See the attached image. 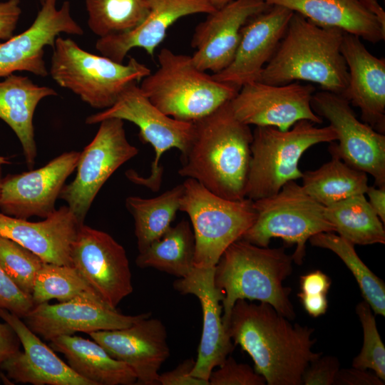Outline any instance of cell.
Wrapping results in <instances>:
<instances>
[{"label":"cell","instance_id":"obj_1","mask_svg":"<svg viewBox=\"0 0 385 385\" xmlns=\"http://www.w3.org/2000/svg\"><path fill=\"white\" fill-rule=\"evenodd\" d=\"M225 328L268 385L302 384L306 367L322 355L312 350L313 328L291 324L268 303L238 299Z\"/></svg>","mask_w":385,"mask_h":385},{"label":"cell","instance_id":"obj_2","mask_svg":"<svg viewBox=\"0 0 385 385\" xmlns=\"http://www.w3.org/2000/svg\"><path fill=\"white\" fill-rule=\"evenodd\" d=\"M193 125L179 175L222 198H246L252 141L250 125L236 118L230 101Z\"/></svg>","mask_w":385,"mask_h":385},{"label":"cell","instance_id":"obj_3","mask_svg":"<svg viewBox=\"0 0 385 385\" xmlns=\"http://www.w3.org/2000/svg\"><path fill=\"white\" fill-rule=\"evenodd\" d=\"M344 33L294 12L285 34L257 81L283 85L304 81L344 97L349 72L341 53Z\"/></svg>","mask_w":385,"mask_h":385},{"label":"cell","instance_id":"obj_4","mask_svg":"<svg viewBox=\"0 0 385 385\" xmlns=\"http://www.w3.org/2000/svg\"><path fill=\"white\" fill-rule=\"evenodd\" d=\"M293 262L284 247H260L242 239L231 244L214 268L224 327L238 299L268 303L293 320L296 314L289 297L292 289L283 284L292 272Z\"/></svg>","mask_w":385,"mask_h":385},{"label":"cell","instance_id":"obj_5","mask_svg":"<svg viewBox=\"0 0 385 385\" xmlns=\"http://www.w3.org/2000/svg\"><path fill=\"white\" fill-rule=\"evenodd\" d=\"M158 68L141 81L140 89L167 115L194 123L230 101L238 89L197 68L192 56L168 48L158 55Z\"/></svg>","mask_w":385,"mask_h":385},{"label":"cell","instance_id":"obj_6","mask_svg":"<svg viewBox=\"0 0 385 385\" xmlns=\"http://www.w3.org/2000/svg\"><path fill=\"white\" fill-rule=\"evenodd\" d=\"M52 48L48 73L53 80L96 109L111 107L129 86L151 73L135 58L118 63L83 50L69 38L58 36Z\"/></svg>","mask_w":385,"mask_h":385},{"label":"cell","instance_id":"obj_7","mask_svg":"<svg viewBox=\"0 0 385 385\" xmlns=\"http://www.w3.org/2000/svg\"><path fill=\"white\" fill-rule=\"evenodd\" d=\"M315 125L302 120L287 130L256 126L252 132L246 198L255 201L271 196L287 182L300 179L303 173L299 162L304 152L316 144L337 140L330 125Z\"/></svg>","mask_w":385,"mask_h":385},{"label":"cell","instance_id":"obj_8","mask_svg":"<svg viewBox=\"0 0 385 385\" xmlns=\"http://www.w3.org/2000/svg\"><path fill=\"white\" fill-rule=\"evenodd\" d=\"M179 210L187 213L195 238L193 267H215L226 249L242 239L257 214L253 200H230L187 178Z\"/></svg>","mask_w":385,"mask_h":385},{"label":"cell","instance_id":"obj_9","mask_svg":"<svg viewBox=\"0 0 385 385\" xmlns=\"http://www.w3.org/2000/svg\"><path fill=\"white\" fill-rule=\"evenodd\" d=\"M257 217L242 239L260 247H268L279 237L295 245L293 262L303 263L306 243L313 235L335 232L325 216V207L307 194L296 180L285 183L274 195L253 201Z\"/></svg>","mask_w":385,"mask_h":385},{"label":"cell","instance_id":"obj_10","mask_svg":"<svg viewBox=\"0 0 385 385\" xmlns=\"http://www.w3.org/2000/svg\"><path fill=\"white\" fill-rule=\"evenodd\" d=\"M130 121L139 128V138L149 143L155 151L150 173L147 178L129 170L125 175L129 180L144 185L153 191L160 189L163 167L160 160L171 148L178 149L182 155L188 150L193 135V123L176 120L155 107L137 83L129 86L110 108L88 116L86 123L97 124L108 118Z\"/></svg>","mask_w":385,"mask_h":385},{"label":"cell","instance_id":"obj_11","mask_svg":"<svg viewBox=\"0 0 385 385\" xmlns=\"http://www.w3.org/2000/svg\"><path fill=\"white\" fill-rule=\"evenodd\" d=\"M99 123L95 137L80 153L75 178L59 195L82 223L103 184L138 153L127 139L123 120L112 118Z\"/></svg>","mask_w":385,"mask_h":385},{"label":"cell","instance_id":"obj_12","mask_svg":"<svg viewBox=\"0 0 385 385\" xmlns=\"http://www.w3.org/2000/svg\"><path fill=\"white\" fill-rule=\"evenodd\" d=\"M312 108L334 129L338 143L329 152L346 164L371 175L377 187L385 186V135L361 122L342 96L322 91L313 94Z\"/></svg>","mask_w":385,"mask_h":385},{"label":"cell","instance_id":"obj_13","mask_svg":"<svg viewBox=\"0 0 385 385\" xmlns=\"http://www.w3.org/2000/svg\"><path fill=\"white\" fill-rule=\"evenodd\" d=\"M72 266L111 308L133 292L131 272L124 247L109 234L81 225L72 244Z\"/></svg>","mask_w":385,"mask_h":385},{"label":"cell","instance_id":"obj_14","mask_svg":"<svg viewBox=\"0 0 385 385\" xmlns=\"http://www.w3.org/2000/svg\"><path fill=\"white\" fill-rule=\"evenodd\" d=\"M314 91L311 83L272 85L254 81L242 86L230 103L236 118L248 125L287 130L302 120L315 124L323 122L312 108Z\"/></svg>","mask_w":385,"mask_h":385},{"label":"cell","instance_id":"obj_15","mask_svg":"<svg viewBox=\"0 0 385 385\" xmlns=\"http://www.w3.org/2000/svg\"><path fill=\"white\" fill-rule=\"evenodd\" d=\"M150 313L123 314L108 306L96 294L84 292L66 302L34 305L23 318L36 334L46 341L76 332H93L128 327Z\"/></svg>","mask_w":385,"mask_h":385},{"label":"cell","instance_id":"obj_16","mask_svg":"<svg viewBox=\"0 0 385 385\" xmlns=\"http://www.w3.org/2000/svg\"><path fill=\"white\" fill-rule=\"evenodd\" d=\"M81 152L69 151L44 166L2 179L0 212L21 219L46 218L56 211V202L66 180L76 168Z\"/></svg>","mask_w":385,"mask_h":385},{"label":"cell","instance_id":"obj_17","mask_svg":"<svg viewBox=\"0 0 385 385\" xmlns=\"http://www.w3.org/2000/svg\"><path fill=\"white\" fill-rule=\"evenodd\" d=\"M34 22L22 33L0 41V77L16 71H28L46 77L48 74L44 61V48L53 47L61 34L82 35L83 30L71 13L69 1L61 8L57 0H44Z\"/></svg>","mask_w":385,"mask_h":385},{"label":"cell","instance_id":"obj_18","mask_svg":"<svg viewBox=\"0 0 385 385\" xmlns=\"http://www.w3.org/2000/svg\"><path fill=\"white\" fill-rule=\"evenodd\" d=\"M271 5L263 0H233L208 14L195 29L192 59L200 70L215 74L227 68L237 51L242 29L255 15Z\"/></svg>","mask_w":385,"mask_h":385},{"label":"cell","instance_id":"obj_19","mask_svg":"<svg viewBox=\"0 0 385 385\" xmlns=\"http://www.w3.org/2000/svg\"><path fill=\"white\" fill-rule=\"evenodd\" d=\"M88 334L113 358L133 369L136 384L159 385V370L170 354L166 328L160 319L148 316L128 327Z\"/></svg>","mask_w":385,"mask_h":385},{"label":"cell","instance_id":"obj_20","mask_svg":"<svg viewBox=\"0 0 385 385\" xmlns=\"http://www.w3.org/2000/svg\"><path fill=\"white\" fill-rule=\"evenodd\" d=\"M293 14L286 7L271 5L252 17L242 29L232 61L222 71L212 74V78L238 90L245 84L257 81L283 38Z\"/></svg>","mask_w":385,"mask_h":385},{"label":"cell","instance_id":"obj_21","mask_svg":"<svg viewBox=\"0 0 385 385\" xmlns=\"http://www.w3.org/2000/svg\"><path fill=\"white\" fill-rule=\"evenodd\" d=\"M214 268L193 267L186 277L173 283L180 294H192L200 301L202 329L195 364L190 374L207 381L212 371L234 349L222 322L221 296L214 284Z\"/></svg>","mask_w":385,"mask_h":385},{"label":"cell","instance_id":"obj_22","mask_svg":"<svg viewBox=\"0 0 385 385\" xmlns=\"http://www.w3.org/2000/svg\"><path fill=\"white\" fill-rule=\"evenodd\" d=\"M0 318L12 328L24 349L0 366L11 381L33 385H93L62 361L21 318L4 309H0Z\"/></svg>","mask_w":385,"mask_h":385},{"label":"cell","instance_id":"obj_23","mask_svg":"<svg viewBox=\"0 0 385 385\" xmlns=\"http://www.w3.org/2000/svg\"><path fill=\"white\" fill-rule=\"evenodd\" d=\"M341 53L349 72L344 97L361 111L362 121L385 133V60L372 55L360 38L344 33Z\"/></svg>","mask_w":385,"mask_h":385},{"label":"cell","instance_id":"obj_24","mask_svg":"<svg viewBox=\"0 0 385 385\" xmlns=\"http://www.w3.org/2000/svg\"><path fill=\"white\" fill-rule=\"evenodd\" d=\"M83 224L67 205L38 222L0 212V237L19 243L46 262L72 266L71 246Z\"/></svg>","mask_w":385,"mask_h":385},{"label":"cell","instance_id":"obj_25","mask_svg":"<svg viewBox=\"0 0 385 385\" xmlns=\"http://www.w3.org/2000/svg\"><path fill=\"white\" fill-rule=\"evenodd\" d=\"M214 11L205 0H151L150 11L139 26L128 32L98 38L96 48L101 55L118 63H123L134 48H141L153 56L165 39L168 28L178 19Z\"/></svg>","mask_w":385,"mask_h":385},{"label":"cell","instance_id":"obj_26","mask_svg":"<svg viewBox=\"0 0 385 385\" xmlns=\"http://www.w3.org/2000/svg\"><path fill=\"white\" fill-rule=\"evenodd\" d=\"M299 14L323 27L337 28L372 43L385 38V25L364 0H263Z\"/></svg>","mask_w":385,"mask_h":385},{"label":"cell","instance_id":"obj_27","mask_svg":"<svg viewBox=\"0 0 385 385\" xmlns=\"http://www.w3.org/2000/svg\"><path fill=\"white\" fill-rule=\"evenodd\" d=\"M57 92L34 83L27 76L10 74L0 81V119L15 133L27 166L32 168L37 155L34 115L39 102Z\"/></svg>","mask_w":385,"mask_h":385},{"label":"cell","instance_id":"obj_28","mask_svg":"<svg viewBox=\"0 0 385 385\" xmlns=\"http://www.w3.org/2000/svg\"><path fill=\"white\" fill-rule=\"evenodd\" d=\"M50 342L52 349L63 354L69 366L93 385L136 384L137 377L133 369L113 358L93 339L63 335Z\"/></svg>","mask_w":385,"mask_h":385},{"label":"cell","instance_id":"obj_29","mask_svg":"<svg viewBox=\"0 0 385 385\" xmlns=\"http://www.w3.org/2000/svg\"><path fill=\"white\" fill-rule=\"evenodd\" d=\"M304 192L327 207L351 196L364 194L369 187L367 174L337 157L314 170H306L301 178Z\"/></svg>","mask_w":385,"mask_h":385},{"label":"cell","instance_id":"obj_30","mask_svg":"<svg viewBox=\"0 0 385 385\" xmlns=\"http://www.w3.org/2000/svg\"><path fill=\"white\" fill-rule=\"evenodd\" d=\"M195 238L188 221L171 226L158 240L139 252L135 262L140 268H153L178 278L193 268Z\"/></svg>","mask_w":385,"mask_h":385},{"label":"cell","instance_id":"obj_31","mask_svg":"<svg viewBox=\"0 0 385 385\" xmlns=\"http://www.w3.org/2000/svg\"><path fill=\"white\" fill-rule=\"evenodd\" d=\"M183 190L182 183L155 197L130 196L126 198V208L134 220L139 252L159 240L171 227L179 210Z\"/></svg>","mask_w":385,"mask_h":385},{"label":"cell","instance_id":"obj_32","mask_svg":"<svg viewBox=\"0 0 385 385\" xmlns=\"http://www.w3.org/2000/svg\"><path fill=\"white\" fill-rule=\"evenodd\" d=\"M324 213L335 232L354 245L385 243L384 224L371 208L364 194L327 206Z\"/></svg>","mask_w":385,"mask_h":385},{"label":"cell","instance_id":"obj_33","mask_svg":"<svg viewBox=\"0 0 385 385\" xmlns=\"http://www.w3.org/2000/svg\"><path fill=\"white\" fill-rule=\"evenodd\" d=\"M312 246L335 253L351 272L361 294L376 314L385 316V284L357 255L354 245L334 232L317 233L309 238Z\"/></svg>","mask_w":385,"mask_h":385},{"label":"cell","instance_id":"obj_34","mask_svg":"<svg viewBox=\"0 0 385 385\" xmlns=\"http://www.w3.org/2000/svg\"><path fill=\"white\" fill-rule=\"evenodd\" d=\"M151 0H85L87 24L102 38L130 31L139 26L150 11Z\"/></svg>","mask_w":385,"mask_h":385},{"label":"cell","instance_id":"obj_35","mask_svg":"<svg viewBox=\"0 0 385 385\" xmlns=\"http://www.w3.org/2000/svg\"><path fill=\"white\" fill-rule=\"evenodd\" d=\"M84 292L96 294L73 266L45 262L36 274L31 297L36 305L53 299L66 302Z\"/></svg>","mask_w":385,"mask_h":385},{"label":"cell","instance_id":"obj_36","mask_svg":"<svg viewBox=\"0 0 385 385\" xmlns=\"http://www.w3.org/2000/svg\"><path fill=\"white\" fill-rule=\"evenodd\" d=\"M44 262L29 249L0 237V266L26 294L31 295L36 274Z\"/></svg>","mask_w":385,"mask_h":385},{"label":"cell","instance_id":"obj_37","mask_svg":"<svg viewBox=\"0 0 385 385\" xmlns=\"http://www.w3.org/2000/svg\"><path fill=\"white\" fill-rule=\"evenodd\" d=\"M366 301L356 307V313L363 329V346L359 354L354 358L352 366L372 370L381 380L385 381V346L378 332L376 319Z\"/></svg>","mask_w":385,"mask_h":385},{"label":"cell","instance_id":"obj_38","mask_svg":"<svg viewBox=\"0 0 385 385\" xmlns=\"http://www.w3.org/2000/svg\"><path fill=\"white\" fill-rule=\"evenodd\" d=\"M213 369L209 376L210 385H265V378L247 364L237 363L228 356Z\"/></svg>","mask_w":385,"mask_h":385},{"label":"cell","instance_id":"obj_39","mask_svg":"<svg viewBox=\"0 0 385 385\" xmlns=\"http://www.w3.org/2000/svg\"><path fill=\"white\" fill-rule=\"evenodd\" d=\"M34 307L31 295L24 292L0 266V309L23 319Z\"/></svg>","mask_w":385,"mask_h":385},{"label":"cell","instance_id":"obj_40","mask_svg":"<svg viewBox=\"0 0 385 385\" xmlns=\"http://www.w3.org/2000/svg\"><path fill=\"white\" fill-rule=\"evenodd\" d=\"M339 369V362L333 356L322 355L312 361L302 376V384L332 385Z\"/></svg>","mask_w":385,"mask_h":385},{"label":"cell","instance_id":"obj_41","mask_svg":"<svg viewBox=\"0 0 385 385\" xmlns=\"http://www.w3.org/2000/svg\"><path fill=\"white\" fill-rule=\"evenodd\" d=\"M195 364L194 359H187L174 369L159 374V385H210L208 381L191 375Z\"/></svg>","mask_w":385,"mask_h":385},{"label":"cell","instance_id":"obj_42","mask_svg":"<svg viewBox=\"0 0 385 385\" xmlns=\"http://www.w3.org/2000/svg\"><path fill=\"white\" fill-rule=\"evenodd\" d=\"M21 14L20 0L0 2V41H5L13 36Z\"/></svg>","mask_w":385,"mask_h":385},{"label":"cell","instance_id":"obj_43","mask_svg":"<svg viewBox=\"0 0 385 385\" xmlns=\"http://www.w3.org/2000/svg\"><path fill=\"white\" fill-rule=\"evenodd\" d=\"M334 384L335 385H384L374 372L355 367L339 369Z\"/></svg>","mask_w":385,"mask_h":385},{"label":"cell","instance_id":"obj_44","mask_svg":"<svg viewBox=\"0 0 385 385\" xmlns=\"http://www.w3.org/2000/svg\"><path fill=\"white\" fill-rule=\"evenodd\" d=\"M301 292L305 294H327L330 288L331 279L321 270H314L300 277Z\"/></svg>","mask_w":385,"mask_h":385},{"label":"cell","instance_id":"obj_45","mask_svg":"<svg viewBox=\"0 0 385 385\" xmlns=\"http://www.w3.org/2000/svg\"><path fill=\"white\" fill-rule=\"evenodd\" d=\"M20 344L12 328L5 322H0V366L19 350Z\"/></svg>","mask_w":385,"mask_h":385},{"label":"cell","instance_id":"obj_46","mask_svg":"<svg viewBox=\"0 0 385 385\" xmlns=\"http://www.w3.org/2000/svg\"><path fill=\"white\" fill-rule=\"evenodd\" d=\"M306 312L313 317L324 314L328 308L327 294H309L302 292L297 294Z\"/></svg>","mask_w":385,"mask_h":385},{"label":"cell","instance_id":"obj_47","mask_svg":"<svg viewBox=\"0 0 385 385\" xmlns=\"http://www.w3.org/2000/svg\"><path fill=\"white\" fill-rule=\"evenodd\" d=\"M365 194L371 208L379 216L381 222H385V186H369Z\"/></svg>","mask_w":385,"mask_h":385},{"label":"cell","instance_id":"obj_48","mask_svg":"<svg viewBox=\"0 0 385 385\" xmlns=\"http://www.w3.org/2000/svg\"><path fill=\"white\" fill-rule=\"evenodd\" d=\"M208 2L215 10L219 9L233 0H205Z\"/></svg>","mask_w":385,"mask_h":385},{"label":"cell","instance_id":"obj_49","mask_svg":"<svg viewBox=\"0 0 385 385\" xmlns=\"http://www.w3.org/2000/svg\"><path fill=\"white\" fill-rule=\"evenodd\" d=\"M9 163L8 159L6 158H4V157H2V156H0V188H1V182H2V175H1V165H4V164H8Z\"/></svg>","mask_w":385,"mask_h":385},{"label":"cell","instance_id":"obj_50","mask_svg":"<svg viewBox=\"0 0 385 385\" xmlns=\"http://www.w3.org/2000/svg\"><path fill=\"white\" fill-rule=\"evenodd\" d=\"M39 1L41 2V4H42L44 1V0H39Z\"/></svg>","mask_w":385,"mask_h":385}]
</instances>
